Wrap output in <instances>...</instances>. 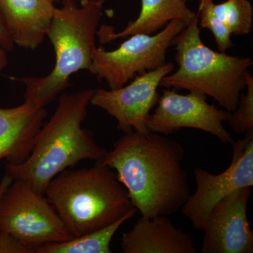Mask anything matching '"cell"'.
I'll return each instance as SVG.
<instances>
[{
	"label": "cell",
	"instance_id": "cell-1",
	"mask_svg": "<svg viewBox=\"0 0 253 253\" xmlns=\"http://www.w3.org/2000/svg\"><path fill=\"white\" fill-rule=\"evenodd\" d=\"M179 143L154 131L125 133L98 162L116 171L133 206L144 217L169 216L191 195Z\"/></svg>",
	"mask_w": 253,
	"mask_h": 253
},
{
	"label": "cell",
	"instance_id": "cell-2",
	"mask_svg": "<svg viewBox=\"0 0 253 253\" xmlns=\"http://www.w3.org/2000/svg\"><path fill=\"white\" fill-rule=\"evenodd\" d=\"M94 91L62 95L54 114L37 134L30 156L21 164L5 163L6 174L44 195L50 181L60 173L81 161L102 159L107 151L83 127Z\"/></svg>",
	"mask_w": 253,
	"mask_h": 253
},
{
	"label": "cell",
	"instance_id": "cell-3",
	"mask_svg": "<svg viewBox=\"0 0 253 253\" xmlns=\"http://www.w3.org/2000/svg\"><path fill=\"white\" fill-rule=\"evenodd\" d=\"M44 195L73 238L106 227L136 210L116 172L98 161L60 173Z\"/></svg>",
	"mask_w": 253,
	"mask_h": 253
},
{
	"label": "cell",
	"instance_id": "cell-4",
	"mask_svg": "<svg viewBox=\"0 0 253 253\" xmlns=\"http://www.w3.org/2000/svg\"><path fill=\"white\" fill-rule=\"evenodd\" d=\"M107 0H63L55 8L46 36L54 47L56 61L44 77L11 78L26 86L25 101L45 107L69 86L74 73L89 71L96 46L98 26Z\"/></svg>",
	"mask_w": 253,
	"mask_h": 253
},
{
	"label": "cell",
	"instance_id": "cell-5",
	"mask_svg": "<svg viewBox=\"0 0 253 253\" xmlns=\"http://www.w3.org/2000/svg\"><path fill=\"white\" fill-rule=\"evenodd\" d=\"M173 45L178 69L163 78L160 86L210 96L226 111H235L253 59L208 47L201 39L198 18L176 37Z\"/></svg>",
	"mask_w": 253,
	"mask_h": 253
},
{
	"label": "cell",
	"instance_id": "cell-6",
	"mask_svg": "<svg viewBox=\"0 0 253 253\" xmlns=\"http://www.w3.org/2000/svg\"><path fill=\"white\" fill-rule=\"evenodd\" d=\"M0 231L9 233L33 251L42 245L73 239L46 196L20 179H13L0 202Z\"/></svg>",
	"mask_w": 253,
	"mask_h": 253
},
{
	"label": "cell",
	"instance_id": "cell-7",
	"mask_svg": "<svg viewBox=\"0 0 253 253\" xmlns=\"http://www.w3.org/2000/svg\"><path fill=\"white\" fill-rule=\"evenodd\" d=\"M186 27L180 20H173L156 34L129 37L113 51L96 47L89 71L106 81L110 89L122 87L136 76L163 66L168 50Z\"/></svg>",
	"mask_w": 253,
	"mask_h": 253
},
{
	"label": "cell",
	"instance_id": "cell-8",
	"mask_svg": "<svg viewBox=\"0 0 253 253\" xmlns=\"http://www.w3.org/2000/svg\"><path fill=\"white\" fill-rule=\"evenodd\" d=\"M231 144V162L224 172L213 174L201 168L194 169L196 190L181 210L199 230L204 229L210 212L218 201L236 190L253 185V130Z\"/></svg>",
	"mask_w": 253,
	"mask_h": 253
},
{
	"label": "cell",
	"instance_id": "cell-9",
	"mask_svg": "<svg viewBox=\"0 0 253 253\" xmlns=\"http://www.w3.org/2000/svg\"><path fill=\"white\" fill-rule=\"evenodd\" d=\"M156 106L148 118L150 131L168 135L182 128H193L213 134L224 144L233 141L230 133L223 126L231 112L210 104L206 95L179 94L176 89L168 88L163 90Z\"/></svg>",
	"mask_w": 253,
	"mask_h": 253
},
{
	"label": "cell",
	"instance_id": "cell-10",
	"mask_svg": "<svg viewBox=\"0 0 253 253\" xmlns=\"http://www.w3.org/2000/svg\"><path fill=\"white\" fill-rule=\"evenodd\" d=\"M174 69L172 63L138 75L130 84L116 89H94L90 104L104 110L118 121V128L125 133L149 131L147 121L158 104L161 80Z\"/></svg>",
	"mask_w": 253,
	"mask_h": 253
},
{
	"label": "cell",
	"instance_id": "cell-11",
	"mask_svg": "<svg viewBox=\"0 0 253 253\" xmlns=\"http://www.w3.org/2000/svg\"><path fill=\"white\" fill-rule=\"evenodd\" d=\"M251 196V187L242 188L214 205L203 229V253H253V231L247 215Z\"/></svg>",
	"mask_w": 253,
	"mask_h": 253
},
{
	"label": "cell",
	"instance_id": "cell-12",
	"mask_svg": "<svg viewBox=\"0 0 253 253\" xmlns=\"http://www.w3.org/2000/svg\"><path fill=\"white\" fill-rule=\"evenodd\" d=\"M46 116L45 107L29 101L16 107L0 108V161L4 159L13 166L26 161Z\"/></svg>",
	"mask_w": 253,
	"mask_h": 253
},
{
	"label": "cell",
	"instance_id": "cell-13",
	"mask_svg": "<svg viewBox=\"0 0 253 253\" xmlns=\"http://www.w3.org/2000/svg\"><path fill=\"white\" fill-rule=\"evenodd\" d=\"M124 253H196L189 233L176 228L167 216H141L121 237Z\"/></svg>",
	"mask_w": 253,
	"mask_h": 253
},
{
	"label": "cell",
	"instance_id": "cell-14",
	"mask_svg": "<svg viewBox=\"0 0 253 253\" xmlns=\"http://www.w3.org/2000/svg\"><path fill=\"white\" fill-rule=\"evenodd\" d=\"M53 0H0V16L14 44L36 49L44 41L55 9Z\"/></svg>",
	"mask_w": 253,
	"mask_h": 253
},
{
	"label": "cell",
	"instance_id": "cell-15",
	"mask_svg": "<svg viewBox=\"0 0 253 253\" xmlns=\"http://www.w3.org/2000/svg\"><path fill=\"white\" fill-rule=\"evenodd\" d=\"M197 18V14L190 9L185 0H141L139 16L123 31L116 33L112 26L103 25L96 36L100 42L106 44L136 34L153 35L173 20H180L187 26Z\"/></svg>",
	"mask_w": 253,
	"mask_h": 253
},
{
	"label": "cell",
	"instance_id": "cell-16",
	"mask_svg": "<svg viewBox=\"0 0 253 253\" xmlns=\"http://www.w3.org/2000/svg\"><path fill=\"white\" fill-rule=\"evenodd\" d=\"M132 211L115 221L113 224L68 241L50 243L37 246L34 253H111V244L113 238L121 226L137 213Z\"/></svg>",
	"mask_w": 253,
	"mask_h": 253
},
{
	"label": "cell",
	"instance_id": "cell-17",
	"mask_svg": "<svg viewBox=\"0 0 253 253\" xmlns=\"http://www.w3.org/2000/svg\"><path fill=\"white\" fill-rule=\"evenodd\" d=\"M212 9L231 35L245 36L252 31L253 11L249 0H226L220 4L213 2Z\"/></svg>",
	"mask_w": 253,
	"mask_h": 253
},
{
	"label": "cell",
	"instance_id": "cell-18",
	"mask_svg": "<svg viewBox=\"0 0 253 253\" xmlns=\"http://www.w3.org/2000/svg\"><path fill=\"white\" fill-rule=\"evenodd\" d=\"M213 2V0H199V11L197 13L199 26L211 31L218 49L220 52L225 53L234 46L231 39V33L214 14L212 9Z\"/></svg>",
	"mask_w": 253,
	"mask_h": 253
},
{
	"label": "cell",
	"instance_id": "cell-19",
	"mask_svg": "<svg viewBox=\"0 0 253 253\" xmlns=\"http://www.w3.org/2000/svg\"><path fill=\"white\" fill-rule=\"evenodd\" d=\"M246 94L240 95L237 107L228 120L236 134L253 130V78L249 71L246 73Z\"/></svg>",
	"mask_w": 253,
	"mask_h": 253
},
{
	"label": "cell",
	"instance_id": "cell-20",
	"mask_svg": "<svg viewBox=\"0 0 253 253\" xmlns=\"http://www.w3.org/2000/svg\"><path fill=\"white\" fill-rule=\"evenodd\" d=\"M0 253H34L9 233L0 231Z\"/></svg>",
	"mask_w": 253,
	"mask_h": 253
},
{
	"label": "cell",
	"instance_id": "cell-21",
	"mask_svg": "<svg viewBox=\"0 0 253 253\" xmlns=\"http://www.w3.org/2000/svg\"><path fill=\"white\" fill-rule=\"evenodd\" d=\"M0 46L6 51H11L14 49V43L13 42L12 40L10 38L9 33L5 28L4 23L0 16Z\"/></svg>",
	"mask_w": 253,
	"mask_h": 253
},
{
	"label": "cell",
	"instance_id": "cell-22",
	"mask_svg": "<svg viewBox=\"0 0 253 253\" xmlns=\"http://www.w3.org/2000/svg\"><path fill=\"white\" fill-rule=\"evenodd\" d=\"M13 179L9 175V174H5L1 180H0V202H1V199H2L3 196H4L5 191L6 189L9 187L11 183L12 182Z\"/></svg>",
	"mask_w": 253,
	"mask_h": 253
},
{
	"label": "cell",
	"instance_id": "cell-23",
	"mask_svg": "<svg viewBox=\"0 0 253 253\" xmlns=\"http://www.w3.org/2000/svg\"><path fill=\"white\" fill-rule=\"evenodd\" d=\"M6 52L7 51L2 46H0V72L3 71L8 64V57Z\"/></svg>",
	"mask_w": 253,
	"mask_h": 253
},
{
	"label": "cell",
	"instance_id": "cell-24",
	"mask_svg": "<svg viewBox=\"0 0 253 253\" xmlns=\"http://www.w3.org/2000/svg\"><path fill=\"white\" fill-rule=\"evenodd\" d=\"M53 1H54V0H53ZM76 1H84V0H76Z\"/></svg>",
	"mask_w": 253,
	"mask_h": 253
},
{
	"label": "cell",
	"instance_id": "cell-25",
	"mask_svg": "<svg viewBox=\"0 0 253 253\" xmlns=\"http://www.w3.org/2000/svg\"><path fill=\"white\" fill-rule=\"evenodd\" d=\"M185 1L187 2L188 1H191V0H185Z\"/></svg>",
	"mask_w": 253,
	"mask_h": 253
}]
</instances>
